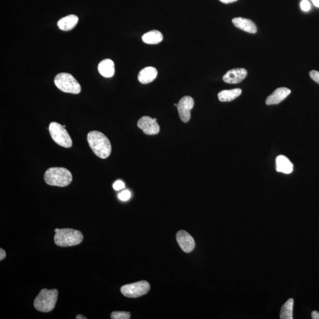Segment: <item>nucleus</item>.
Listing matches in <instances>:
<instances>
[{
	"instance_id": "f257e3e1",
	"label": "nucleus",
	"mask_w": 319,
	"mask_h": 319,
	"mask_svg": "<svg viewBox=\"0 0 319 319\" xmlns=\"http://www.w3.org/2000/svg\"><path fill=\"white\" fill-rule=\"evenodd\" d=\"M87 140L91 150L99 158L107 159L112 153V147L110 140L102 132L98 131L89 132Z\"/></svg>"
},
{
	"instance_id": "f03ea898",
	"label": "nucleus",
	"mask_w": 319,
	"mask_h": 319,
	"mask_svg": "<svg viewBox=\"0 0 319 319\" xmlns=\"http://www.w3.org/2000/svg\"><path fill=\"white\" fill-rule=\"evenodd\" d=\"M72 175L69 170L64 167H52L45 172L44 179L50 186L65 187L71 184Z\"/></svg>"
},
{
	"instance_id": "7ed1b4c3",
	"label": "nucleus",
	"mask_w": 319,
	"mask_h": 319,
	"mask_svg": "<svg viewBox=\"0 0 319 319\" xmlns=\"http://www.w3.org/2000/svg\"><path fill=\"white\" fill-rule=\"evenodd\" d=\"M54 237L55 244L61 247H72L80 244L83 239L81 232L74 229H56Z\"/></svg>"
},
{
	"instance_id": "20e7f679",
	"label": "nucleus",
	"mask_w": 319,
	"mask_h": 319,
	"mask_svg": "<svg viewBox=\"0 0 319 319\" xmlns=\"http://www.w3.org/2000/svg\"><path fill=\"white\" fill-rule=\"evenodd\" d=\"M58 296V291L56 289H43L34 300L35 309L41 312H50L55 308Z\"/></svg>"
},
{
	"instance_id": "39448f33",
	"label": "nucleus",
	"mask_w": 319,
	"mask_h": 319,
	"mask_svg": "<svg viewBox=\"0 0 319 319\" xmlns=\"http://www.w3.org/2000/svg\"><path fill=\"white\" fill-rule=\"evenodd\" d=\"M55 84L59 89L66 93L78 94L80 93L81 87L75 78L67 73H61L56 76Z\"/></svg>"
},
{
	"instance_id": "423d86ee",
	"label": "nucleus",
	"mask_w": 319,
	"mask_h": 319,
	"mask_svg": "<svg viewBox=\"0 0 319 319\" xmlns=\"http://www.w3.org/2000/svg\"><path fill=\"white\" fill-rule=\"evenodd\" d=\"M48 129L53 141L57 144L65 148L72 147V140L64 126L52 122L50 124Z\"/></svg>"
},
{
	"instance_id": "0eeeda50",
	"label": "nucleus",
	"mask_w": 319,
	"mask_h": 319,
	"mask_svg": "<svg viewBox=\"0 0 319 319\" xmlns=\"http://www.w3.org/2000/svg\"><path fill=\"white\" fill-rule=\"evenodd\" d=\"M150 284L145 281L129 284L121 287V292L124 296L129 298H137L144 296L149 291Z\"/></svg>"
},
{
	"instance_id": "6e6552de",
	"label": "nucleus",
	"mask_w": 319,
	"mask_h": 319,
	"mask_svg": "<svg viewBox=\"0 0 319 319\" xmlns=\"http://www.w3.org/2000/svg\"><path fill=\"white\" fill-rule=\"evenodd\" d=\"M194 106V100L189 96H183L177 104V110L181 120L188 123L191 117V110Z\"/></svg>"
},
{
	"instance_id": "1a4fd4ad",
	"label": "nucleus",
	"mask_w": 319,
	"mask_h": 319,
	"mask_svg": "<svg viewBox=\"0 0 319 319\" xmlns=\"http://www.w3.org/2000/svg\"><path fill=\"white\" fill-rule=\"evenodd\" d=\"M157 118L144 116L138 121L137 126L142 129L145 134L153 136L158 134L160 132V126L157 123Z\"/></svg>"
},
{
	"instance_id": "9d476101",
	"label": "nucleus",
	"mask_w": 319,
	"mask_h": 319,
	"mask_svg": "<svg viewBox=\"0 0 319 319\" xmlns=\"http://www.w3.org/2000/svg\"><path fill=\"white\" fill-rule=\"evenodd\" d=\"M176 239L178 245L185 253H191L193 250L195 243L190 234L185 231H180L177 232Z\"/></svg>"
},
{
	"instance_id": "9b49d317",
	"label": "nucleus",
	"mask_w": 319,
	"mask_h": 319,
	"mask_svg": "<svg viewBox=\"0 0 319 319\" xmlns=\"http://www.w3.org/2000/svg\"><path fill=\"white\" fill-rule=\"evenodd\" d=\"M247 71L244 68H237L230 70L226 73L223 77L224 82L230 84L242 82L247 76Z\"/></svg>"
},
{
	"instance_id": "f8f14e48",
	"label": "nucleus",
	"mask_w": 319,
	"mask_h": 319,
	"mask_svg": "<svg viewBox=\"0 0 319 319\" xmlns=\"http://www.w3.org/2000/svg\"><path fill=\"white\" fill-rule=\"evenodd\" d=\"M291 93L290 89L282 87L275 89L271 95L267 97L266 104L277 105L285 100Z\"/></svg>"
},
{
	"instance_id": "ddd939ff",
	"label": "nucleus",
	"mask_w": 319,
	"mask_h": 319,
	"mask_svg": "<svg viewBox=\"0 0 319 319\" xmlns=\"http://www.w3.org/2000/svg\"><path fill=\"white\" fill-rule=\"evenodd\" d=\"M232 23L236 28L250 33H256L257 31L256 26L250 19L236 17L232 19Z\"/></svg>"
},
{
	"instance_id": "4468645a",
	"label": "nucleus",
	"mask_w": 319,
	"mask_h": 319,
	"mask_svg": "<svg viewBox=\"0 0 319 319\" xmlns=\"http://www.w3.org/2000/svg\"><path fill=\"white\" fill-rule=\"evenodd\" d=\"M158 71L155 67L148 66L143 69L138 76V80L143 84H147L155 80L158 76Z\"/></svg>"
},
{
	"instance_id": "2eb2a0df",
	"label": "nucleus",
	"mask_w": 319,
	"mask_h": 319,
	"mask_svg": "<svg viewBox=\"0 0 319 319\" xmlns=\"http://www.w3.org/2000/svg\"><path fill=\"white\" fill-rule=\"evenodd\" d=\"M276 169L278 172L290 174L293 171V164L287 157L281 155L276 159Z\"/></svg>"
},
{
	"instance_id": "dca6fc26",
	"label": "nucleus",
	"mask_w": 319,
	"mask_h": 319,
	"mask_svg": "<svg viewBox=\"0 0 319 319\" xmlns=\"http://www.w3.org/2000/svg\"><path fill=\"white\" fill-rule=\"evenodd\" d=\"M98 69L99 74L105 78L112 77L115 74L114 63L109 59L100 62Z\"/></svg>"
},
{
	"instance_id": "f3484780",
	"label": "nucleus",
	"mask_w": 319,
	"mask_h": 319,
	"mask_svg": "<svg viewBox=\"0 0 319 319\" xmlns=\"http://www.w3.org/2000/svg\"><path fill=\"white\" fill-rule=\"evenodd\" d=\"M78 20L79 18L76 15L67 16L58 21V26L62 31H71L77 25Z\"/></svg>"
},
{
	"instance_id": "a211bd4d",
	"label": "nucleus",
	"mask_w": 319,
	"mask_h": 319,
	"mask_svg": "<svg viewBox=\"0 0 319 319\" xmlns=\"http://www.w3.org/2000/svg\"><path fill=\"white\" fill-rule=\"evenodd\" d=\"M241 89L236 88L231 90H223L218 94V98L221 102H231L240 96Z\"/></svg>"
},
{
	"instance_id": "6ab92c4d",
	"label": "nucleus",
	"mask_w": 319,
	"mask_h": 319,
	"mask_svg": "<svg viewBox=\"0 0 319 319\" xmlns=\"http://www.w3.org/2000/svg\"><path fill=\"white\" fill-rule=\"evenodd\" d=\"M163 34L158 31H151L143 34L142 40L143 42L150 45H156L160 43L163 40Z\"/></svg>"
},
{
	"instance_id": "aec40b11",
	"label": "nucleus",
	"mask_w": 319,
	"mask_h": 319,
	"mask_svg": "<svg viewBox=\"0 0 319 319\" xmlns=\"http://www.w3.org/2000/svg\"><path fill=\"white\" fill-rule=\"evenodd\" d=\"M294 300L290 299L283 304L280 312L281 319H293Z\"/></svg>"
},
{
	"instance_id": "412c9836",
	"label": "nucleus",
	"mask_w": 319,
	"mask_h": 319,
	"mask_svg": "<svg viewBox=\"0 0 319 319\" xmlns=\"http://www.w3.org/2000/svg\"><path fill=\"white\" fill-rule=\"evenodd\" d=\"M111 318L112 319H129L131 318V314L127 312H113Z\"/></svg>"
},
{
	"instance_id": "4be33fe9",
	"label": "nucleus",
	"mask_w": 319,
	"mask_h": 319,
	"mask_svg": "<svg viewBox=\"0 0 319 319\" xmlns=\"http://www.w3.org/2000/svg\"><path fill=\"white\" fill-rule=\"evenodd\" d=\"M131 196V194L130 191L127 190L123 191L122 192L119 193L118 198L120 199L121 201H127L130 199Z\"/></svg>"
},
{
	"instance_id": "5701e85b",
	"label": "nucleus",
	"mask_w": 319,
	"mask_h": 319,
	"mask_svg": "<svg viewBox=\"0 0 319 319\" xmlns=\"http://www.w3.org/2000/svg\"><path fill=\"white\" fill-rule=\"evenodd\" d=\"M301 9L304 12H307L311 9L310 2L307 0H302L301 3Z\"/></svg>"
},
{
	"instance_id": "b1692460",
	"label": "nucleus",
	"mask_w": 319,
	"mask_h": 319,
	"mask_svg": "<svg viewBox=\"0 0 319 319\" xmlns=\"http://www.w3.org/2000/svg\"><path fill=\"white\" fill-rule=\"evenodd\" d=\"M125 188V184L121 180H117L113 185V188L115 191H120Z\"/></svg>"
},
{
	"instance_id": "393cba45",
	"label": "nucleus",
	"mask_w": 319,
	"mask_h": 319,
	"mask_svg": "<svg viewBox=\"0 0 319 319\" xmlns=\"http://www.w3.org/2000/svg\"><path fill=\"white\" fill-rule=\"evenodd\" d=\"M310 77L316 83L319 84V72L317 71H312L310 72Z\"/></svg>"
},
{
	"instance_id": "a878e982",
	"label": "nucleus",
	"mask_w": 319,
	"mask_h": 319,
	"mask_svg": "<svg viewBox=\"0 0 319 319\" xmlns=\"http://www.w3.org/2000/svg\"><path fill=\"white\" fill-rule=\"evenodd\" d=\"M6 256V254L4 250H2V248L0 249V260L2 261V259H4Z\"/></svg>"
},
{
	"instance_id": "bb28decb",
	"label": "nucleus",
	"mask_w": 319,
	"mask_h": 319,
	"mask_svg": "<svg viewBox=\"0 0 319 319\" xmlns=\"http://www.w3.org/2000/svg\"><path fill=\"white\" fill-rule=\"evenodd\" d=\"M312 318L313 319H319V313L317 311H313L312 313Z\"/></svg>"
},
{
	"instance_id": "cd10ccee",
	"label": "nucleus",
	"mask_w": 319,
	"mask_h": 319,
	"mask_svg": "<svg viewBox=\"0 0 319 319\" xmlns=\"http://www.w3.org/2000/svg\"><path fill=\"white\" fill-rule=\"evenodd\" d=\"M220 1L224 4H229V3H232V2L237 1H238V0H220Z\"/></svg>"
},
{
	"instance_id": "c85d7f7f",
	"label": "nucleus",
	"mask_w": 319,
	"mask_h": 319,
	"mask_svg": "<svg viewBox=\"0 0 319 319\" xmlns=\"http://www.w3.org/2000/svg\"><path fill=\"white\" fill-rule=\"evenodd\" d=\"M312 1L316 7L319 8V0H312Z\"/></svg>"
},
{
	"instance_id": "c756f323",
	"label": "nucleus",
	"mask_w": 319,
	"mask_h": 319,
	"mask_svg": "<svg viewBox=\"0 0 319 319\" xmlns=\"http://www.w3.org/2000/svg\"><path fill=\"white\" fill-rule=\"evenodd\" d=\"M76 319H86L87 318H85V316L79 315H78L77 316V318H76Z\"/></svg>"
},
{
	"instance_id": "7c9ffc66",
	"label": "nucleus",
	"mask_w": 319,
	"mask_h": 319,
	"mask_svg": "<svg viewBox=\"0 0 319 319\" xmlns=\"http://www.w3.org/2000/svg\"><path fill=\"white\" fill-rule=\"evenodd\" d=\"M174 105H175V106H176V107L177 106V104H175Z\"/></svg>"
}]
</instances>
